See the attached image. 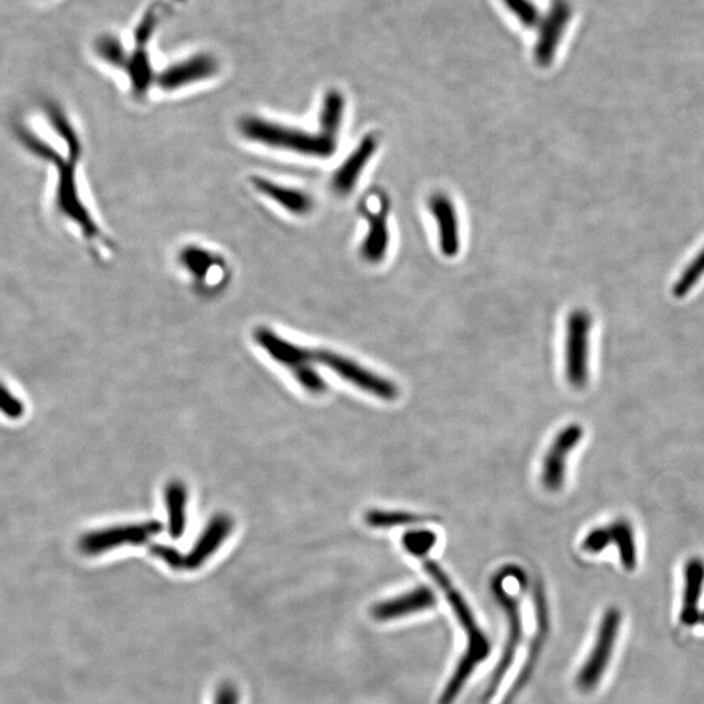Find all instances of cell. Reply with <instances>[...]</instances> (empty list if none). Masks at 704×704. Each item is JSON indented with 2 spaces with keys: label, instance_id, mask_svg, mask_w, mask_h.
Returning <instances> with one entry per match:
<instances>
[{
  "label": "cell",
  "instance_id": "ffe728a7",
  "mask_svg": "<svg viewBox=\"0 0 704 704\" xmlns=\"http://www.w3.org/2000/svg\"><path fill=\"white\" fill-rule=\"evenodd\" d=\"M251 180L253 187L257 191L276 201L279 206L296 214V216H304V214L311 212L312 199L306 193L293 190V188L279 186V184L263 178H252Z\"/></svg>",
  "mask_w": 704,
  "mask_h": 704
},
{
  "label": "cell",
  "instance_id": "2e32d148",
  "mask_svg": "<svg viewBox=\"0 0 704 704\" xmlns=\"http://www.w3.org/2000/svg\"><path fill=\"white\" fill-rule=\"evenodd\" d=\"M233 530V521L227 515H217L206 526L203 534L193 545L191 552L184 556L186 570L199 569L213 553L218 551Z\"/></svg>",
  "mask_w": 704,
  "mask_h": 704
},
{
  "label": "cell",
  "instance_id": "ba28073f",
  "mask_svg": "<svg viewBox=\"0 0 704 704\" xmlns=\"http://www.w3.org/2000/svg\"><path fill=\"white\" fill-rule=\"evenodd\" d=\"M313 358H315V362L332 369L343 380L372 394V396L385 399V401H393L398 397V388L393 381L369 371L354 360L325 350L313 351Z\"/></svg>",
  "mask_w": 704,
  "mask_h": 704
},
{
  "label": "cell",
  "instance_id": "7c38bea8",
  "mask_svg": "<svg viewBox=\"0 0 704 704\" xmlns=\"http://www.w3.org/2000/svg\"><path fill=\"white\" fill-rule=\"evenodd\" d=\"M704 595V558L690 556L682 566V588L680 611H678V626L689 631L697 628L699 616L702 613V598Z\"/></svg>",
  "mask_w": 704,
  "mask_h": 704
},
{
  "label": "cell",
  "instance_id": "3957f363",
  "mask_svg": "<svg viewBox=\"0 0 704 704\" xmlns=\"http://www.w3.org/2000/svg\"><path fill=\"white\" fill-rule=\"evenodd\" d=\"M240 131L247 139L256 141V143L291 150V152L306 154V156L330 157L333 156L337 148L336 139L323 132L320 135H312V133L294 130V128L265 122L259 118L242 120Z\"/></svg>",
  "mask_w": 704,
  "mask_h": 704
},
{
  "label": "cell",
  "instance_id": "8fae6325",
  "mask_svg": "<svg viewBox=\"0 0 704 704\" xmlns=\"http://www.w3.org/2000/svg\"><path fill=\"white\" fill-rule=\"evenodd\" d=\"M583 437L585 429L578 423L569 424L557 433L543 461L542 482L545 489L557 492L564 487L568 458L581 444Z\"/></svg>",
  "mask_w": 704,
  "mask_h": 704
},
{
  "label": "cell",
  "instance_id": "8992f818",
  "mask_svg": "<svg viewBox=\"0 0 704 704\" xmlns=\"http://www.w3.org/2000/svg\"><path fill=\"white\" fill-rule=\"evenodd\" d=\"M621 626L622 612L617 607H609L600 621L594 646L575 680L578 688L585 693L595 690L603 681L616 651Z\"/></svg>",
  "mask_w": 704,
  "mask_h": 704
},
{
  "label": "cell",
  "instance_id": "ac0fdd59",
  "mask_svg": "<svg viewBox=\"0 0 704 704\" xmlns=\"http://www.w3.org/2000/svg\"><path fill=\"white\" fill-rule=\"evenodd\" d=\"M611 547H615L621 568L626 573H634L639 566L637 531L629 518L618 517L609 522Z\"/></svg>",
  "mask_w": 704,
  "mask_h": 704
},
{
  "label": "cell",
  "instance_id": "83f0119b",
  "mask_svg": "<svg viewBox=\"0 0 704 704\" xmlns=\"http://www.w3.org/2000/svg\"><path fill=\"white\" fill-rule=\"evenodd\" d=\"M704 274V248L698 253L697 257L688 265V268L681 273L680 278L675 283L673 287V295L676 298H684L688 295L691 290L694 289L693 286L697 285Z\"/></svg>",
  "mask_w": 704,
  "mask_h": 704
},
{
  "label": "cell",
  "instance_id": "5b68a950",
  "mask_svg": "<svg viewBox=\"0 0 704 704\" xmlns=\"http://www.w3.org/2000/svg\"><path fill=\"white\" fill-rule=\"evenodd\" d=\"M491 590L497 599V603L500 604L502 611L505 613L508 631H506L499 664L496 665L491 681H489L488 688L484 693L485 702L491 701L497 691H499L502 681L508 675L510 668L513 667L515 654H517L523 638L521 603H519L517 596L509 592L508 588H505L504 575H502L501 570L492 578Z\"/></svg>",
  "mask_w": 704,
  "mask_h": 704
},
{
  "label": "cell",
  "instance_id": "5bb4252c",
  "mask_svg": "<svg viewBox=\"0 0 704 704\" xmlns=\"http://www.w3.org/2000/svg\"><path fill=\"white\" fill-rule=\"evenodd\" d=\"M572 10L564 0H556L552 4L551 11L540 21L538 40L534 49L535 62L540 67L551 66L555 59L557 46L560 44L562 34L566 29V24L570 20Z\"/></svg>",
  "mask_w": 704,
  "mask_h": 704
},
{
  "label": "cell",
  "instance_id": "277c9868",
  "mask_svg": "<svg viewBox=\"0 0 704 704\" xmlns=\"http://www.w3.org/2000/svg\"><path fill=\"white\" fill-rule=\"evenodd\" d=\"M255 341L259 343L261 349L283 367L291 369L296 381L311 394H323L328 389L323 377L312 367L313 351L286 341L278 334L266 328L257 329Z\"/></svg>",
  "mask_w": 704,
  "mask_h": 704
},
{
  "label": "cell",
  "instance_id": "7a4b0ae2",
  "mask_svg": "<svg viewBox=\"0 0 704 704\" xmlns=\"http://www.w3.org/2000/svg\"><path fill=\"white\" fill-rule=\"evenodd\" d=\"M424 570L444 592L446 600L453 609L454 616L457 617L459 625L467 634L465 654L459 659L457 667H455L445 689L442 690L439 699V704H453L478 665L491 654V643L476 622L470 605L467 604L466 599L453 585L452 579L442 570L441 566L435 561L426 560L424 561Z\"/></svg>",
  "mask_w": 704,
  "mask_h": 704
},
{
  "label": "cell",
  "instance_id": "1f68e13d",
  "mask_svg": "<svg viewBox=\"0 0 704 704\" xmlns=\"http://www.w3.org/2000/svg\"><path fill=\"white\" fill-rule=\"evenodd\" d=\"M0 414L17 420L25 414V405L8 386L0 382Z\"/></svg>",
  "mask_w": 704,
  "mask_h": 704
},
{
  "label": "cell",
  "instance_id": "30bf717a",
  "mask_svg": "<svg viewBox=\"0 0 704 704\" xmlns=\"http://www.w3.org/2000/svg\"><path fill=\"white\" fill-rule=\"evenodd\" d=\"M162 525L157 521L135 523V525L103 528L88 532L80 540V551L88 556H97L122 545H140L160 534Z\"/></svg>",
  "mask_w": 704,
  "mask_h": 704
},
{
  "label": "cell",
  "instance_id": "e0dca14e",
  "mask_svg": "<svg viewBox=\"0 0 704 704\" xmlns=\"http://www.w3.org/2000/svg\"><path fill=\"white\" fill-rule=\"evenodd\" d=\"M429 209L439 223L441 252L446 257L457 256L461 240H459L457 213H455L452 201L448 196L437 193L429 200Z\"/></svg>",
  "mask_w": 704,
  "mask_h": 704
},
{
  "label": "cell",
  "instance_id": "6da1fadb",
  "mask_svg": "<svg viewBox=\"0 0 704 704\" xmlns=\"http://www.w3.org/2000/svg\"><path fill=\"white\" fill-rule=\"evenodd\" d=\"M45 122L58 136L60 145L46 133L37 130L34 123H16L14 135L17 144L33 160L41 162L54 173L51 205L55 214L71 223L88 242L100 238L101 229L85 204L79 187V163L83 157L80 135L63 107L55 102L42 106Z\"/></svg>",
  "mask_w": 704,
  "mask_h": 704
},
{
  "label": "cell",
  "instance_id": "7402d4cb",
  "mask_svg": "<svg viewBox=\"0 0 704 704\" xmlns=\"http://www.w3.org/2000/svg\"><path fill=\"white\" fill-rule=\"evenodd\" d=\"M369 230L364 240L362 253L371 263H379L388 250L389 233L385 214L382 212L369 214Z\"/></svg>",
  "mask_w": 704,
  "mask_h": 704
},
{
  "label": "cell",
  "instance_id": "8d00e7d4",
  "mask_svg": "<svg viewBox=\"0 0 704 704\" xmlns=\"http://www.w3.org/2000/svg\"><path fill=\"white\" fill-rule=\"evenodd\" d=\"M176 2H184V0H176Z\"/></svg>",
  "mask_w": 704,
  "mask_h": 704
},
{
  "label": "cell",
  "instance_id": "836d02e7",
  "mask_svg": "<svg viewBox=\"0 0 704 704\" xmlns=\"http://www.w3.org/2000/svg\"><path fill=\"white\" fill-rule=\"evenodd\" d=\"M150 552L165 562L166 565H169L171 569L186 570L184 568V556L178 549L170 547V545L154 544L150 547Z\"/></svg>",
  "mask_w": 704,
  "mask_h": 704
},
{
  "label": "cell",
  "instance_id": "f1b7e54d",
  "mask_svg": "<svg viewBox=\"0 0 704 704\" xmlns=\"http://www.w3.org/2000/svg\"><path fill=\"white\" fill-rule=\"evenodd\" d=\"M501 2L525 28L538 27L542 21L539 8L531 0H501Z\"/></svg>",
  "mask_w": 704,
  "mask_h": 704
},
{
  "label": "cell",
  "instance_id": "9a60e30c",
  "mask_svg": "<svg viewBox=\"0 0 704 704\" xmlns=\"http://www.w3.org/2000/svg\"><path fill=\"white\" fill-rule=\"evenodd\" d=\"M437 596L428 586H419L415 590L399 595L397 598L385 600L372 608V616L377 621L397 620V618L415 615L435 607Z\"/></svg>",
  "mask_w": 704,
  "mask_h": 704
},
{
  "label": "cell",
  "instance_id": "d6a6232c",
  "mask_svg": "<svg viewBox=\"0 0 704 704\" xmlns=\"http://www.w3.org/2000/svg\"><path fill=\"white\" fill-rule=\"evenodd\" d=\"M158 25V12L156 8L150 10L143 16L140 23L135 29V44L136 47H147L149 41L152 40L154 32Z\"/></svg>",
  "mask_w": 704,
  "mask_h": 704
},
{
  "label": "cell",
  "instance_id": "9c48e42d",
  "mask_svg": "<svg viewBox=\"0 0 704 704\" xmlns=\"http://www.w3.org/2000/svg\"><path fill=\"white\" fill-rule=\"evenodd\" d=\"M532 600H534L536 620L534 637L531 639L525 664L522 665L521 671H519L513 685L510 686L502 704H513L518 694L526 688L528 681L534 675L536 665H538L540 655H542L543 648L549 637L551 620H549L548 600L542 582L536 581L534 587H532Z\"/></svg>",
  "mask_w": 704,
  "mask_h": 704
},
{
  "label": "cell",
  "instance_id": "44dd1931",
  "mask_svg": "<svg viewBox=\"0 0 704 704\" xmlns=\"http://www.w3.org/2000/svg\"><path fill=\"white\" fill-rule=\"evenodd\" d=\"M167 530L171 538L178 540L186 532L187 500L186 485L173 482L167 485L166 492Z\"/></svg>",
  "mask_w": 704,
  "mask_h": 704
},
{
  "label": "cell",
  "instance_id": "4fadbf2b",
  "mask_svg": "<svg viewBox=\"0 0 704 704\" xmlns=\"http://www.w3.org/2000/svg\"><path fill=\"white\" fill-rule=\"evenodd\" d=\"M217 59L209 54H196L193 57L171 64L156 77L158 87L163 90H176L187 85L209 79L218 72Z\"/></svg>",
  "mask_w": 704,
  "mask_h": 704
},
{
  "label": "cell",
  "instance_id": "d590c367",
  "mask_svg": "<svg viewBox=\"0 0 704 704\" xmlns=\"http://www.w3.org/2000/svg\"><path fill=\"white\" fill-rule=\"evenodd\" d=\"M698 626H704V609H702L701 616H699Z\"/></svg>",
  "mask_w": 704,
  "mask_h": 704
},
{
  "label": "cell",
  "instance_id": "f546056e",
  "mask_svg": "<svg viewBox=\"0 0 704 704\" xmlns=\"http://www.w3.org/2000/svg\"><path fill=\"white\" fill-rule=\"evenodd\" d=\"M182 264L197 278H203L213 265V257L209 252L199 247H188L180 256Z\"/></svg>",
  "mask_w": 704,
  "mask_h": 704
},
{
  "label": "cell",
  "instance_id": "4316f807",
  "mask_svg": "<svg viewBox=\"0 0 704 704\" xmlns=\"http://www.w3.org/2000/svg\"><path fill=\"white\" fill-rule=\"evenodd\" d=\"M437 543V535L427 528H418V530H411L406 532L402 538L403 547L410 555L418 558H426L432 548L435 547Z\"/></svg>",
  "mask_w": 704,
  "mask_h": 704
},
{
  "label": "cell",
  "instance_id": "d4e9b609",
  "mask_svg": "<svg viewBox=\"0 0 704 704\" xmlns=\"http://www.w3.org/2000/svg\"><path fill=\"white\" fill-rule=\"evenodd\" d=\"M94 51L97 57L115 68H126L130 54L124 49L123 42L113 34H103L94 42Z\"/></svg>",
  "mask_w": 704,
  "mask_h": 704
},
{
  "label": "cell",
  "instance_id": "cb8c5ba5",
  "mask_svg": "<svg viewBox=\"0 0 704 704\" xmlns=\"http://www.w3.org/2000/svg\"><path fill=\"white\" fill-rule=\"evenodd\" d=\"M432 521L431 517L399 510H369L366 514V523L373 528H394L397 526L419 525V523Z\"/></svg>",
  "mask_w": 704,
  "mask_h": 704
},
{
  "label": "cell",
  "instance_id": "603a6c76",
  "mask_svg": "<svg viewBox=\"0 0 704 704\" xmlns=\"http://www.w3.org/2000/svg\"><path fill=\"white\" fill-rule=\"evenodd\" d=\"M132 85L133 92L140 94L147 93L156 75L153 72L152 62H150L147 47H136L135 51L128 57L126 68Z\"/></svg>",
  "mask_w": 704,
  "mask_h": 704
},
{
  "label": "cell",
  "instance_id": "e575fe53",
  "mask_svg": "<svg viewBox=\"0 0 704 704\" xmlns=\"http://www.w3.org/2000/svg\"><path fill=\"white\" fill-rule=\"evenodd\" d=\"M239 694L238 690L231 685H223L220 690H218L216 702L214 704H238Z\"/></svg>",
  "mask_w": 704,
  "mask_h": 704
},
{
  "label": "cell",
  "instance_id": "52a82bcc",
  "mask_svg": "<svg viewBox=\"0 0 704 704\" xmlns=\"http://www.w3.org/2000/svg\"><path fill=\"white\" fill-rule=\"evenodd\" d=\"M592 319L585 309H575L566 321L565 376L574 389H585L590 381Z\"/></svg>",
  "mask_w": 704,
  "mask_h": 704
},
{
  "label": "cell",
  "instance_id": "d6986e66",
  "mask_svg": "<svg viewBox=\"0 0 704 704\" xmlns=\"http://www.w3.org/2000/svg\"><path fill=\"white\" fill-rule=\"evenodd\" d=\"M376 147V140L372 136L364 137L362 144L343 163L333 179V187L338 195H347V193L354 190L355 184L358 182L364 167L367 166L369 158L376 152Z\"/></svg>",
  "mask_w": 704,
  "mask_h": 704
},
{
  "label": "cell",
  "instance_id": "484cf974",
  "mask_svg": "<svg viewBox=\"0 0 704 704\" xmlns=\"http://www.w3.org/2000/svg\"><path fill=\"white\" fill-rule=\"evenodd\" d=\"M345 100L341 93L332 90L324 98L323 111H321V128L323 133L336 139V133L341 126Z\"/></svg>",
  "mask_w": 704,
  "mask_h": 704
},
{
  "label": "cell",
  "instance_id": "4dcf8cb0",
  "mask_svg": "<svg viewBox=\"0 0 704 704\" xmlns=\"http://www.w3.org/2000/svg\"><path fill=\"white\" fill-rule=\"evenodd\" d=\"M581 548L587 555H600L611 548V530L608 523L588 531L582 540Z\"/></svg>",
  "mask_w": 704,
  "mask_h": 704
}]
</instances>
